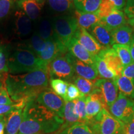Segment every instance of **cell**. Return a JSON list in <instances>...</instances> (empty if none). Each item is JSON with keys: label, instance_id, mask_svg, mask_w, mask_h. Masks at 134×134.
Instances as JSON below:
<instances>
[{"label": "cell", "instance_id": "4dcf8cb0", "mask_svg": "<svg viewBox=\"0 0 134 134\" xmlns=\"http://www.w3.org/2000/svg\"><path fill=\"white\" fill-rule=\"evenodd\" d=\"M37 34L45 41L52 38L54 36L55 34L53 32L51 20L47 19V18H43L42 19H41L39 26H38V31Z\"/></svg>", "mask_w": 134, "mask_h": 134}, {"label": "cell", "instance_id": "ba28073f", "mask_svg": "<svg viewBox=\"0 0 134 134\" xmlns=\"http://www.w3.org/2000/svg\"><path fill=\"white\" fill-rule=\"evenodd\" d=\"M36 100L40 104L63 119L65 100L55 94L52 90L47 89L37 96Z\"/></svg>", "mask_w": 134, "mask_h": 134}, {"label": "cell", "instance_id": "7402d4cb", "mask_svg": "<svg viewBox=\"0 0 134 134\" xmlns=\"http://www.w3.org/2000/svg\"><path fill=\"white\" fill-rule=\"evenodd\" d=\"M74 13V16L77 20L79 27L86 30L90 29L94 25L100 21V19L97 14L96 12L93 13H83L75 9Z\"/></svg>", "mask_w": 134, "mask_h": 134}, {"label": "cell", "instance_id": "9a60e30c", "mask_svg": "<svg viewBox=\"0 0 134 134\" xmlns=\"http://www.w3.org/2000/svg\"><path fill=\"white\" fill-rule=\"evenodd\" d=\"M91 35L105 48L112 46L111 31L100 22L94 25L90 29Z\"/></svg>", "mask_w": 134, "mask_h": 134}, {"label": "cell", "instance_id": "5bb4252c", "mask_svg": "<svg viewBox=\"0 0 134 134\" xmlns=\"http://www.w3.org/2000/svg\"><path fill=\"white\" fill-rule=\"evenodd\" d=\"M66 48L74 57L86 64L95 65V57L85 49L75 37L67 44Z\"/></svg>", "mask_w": 134, "mask_h": 134}, {"label": "cell", "instance_id": "30bf717a", "mask_svg": "<svg viewBox=\"0 0 134 134\" xmlns=\"http://www.w3.org/2000/svg\"><path fill=\"white\" fill-rule=\"evenodd\" d=\"M86 104L88 123L93 119L104 109L108 110L100 90L97 88H95L94 90L86 96Z\"/></svg>", "mask_w": 134, "mask_h": 134}, {"label": "cell", "instance_id": "f546056e", "mask_svg": "<svg viewBox=\"0 0 134 134\" xmlns=\"http://www.w3.org/2000/svg\"><path fill=\"white\" fill-rule=\"evenodd\" d=\"M112 48L115 50L118 55L123 67L128 66L133 63L131 54H130L129 46L114 44Z\"/></svg>", "mask_w": 134, "mask_h": 134}, {"label": "cell", "instance_id": "ee69618b", "mask_svg": "<svg viewBox=\"0 0 134 134\" xmlns=\"http://www.w3.org/2000/svg\"><path fill=\"white\" fill-rule=\"evenodd\" d=\"M129 47L132 60H133V62L134 63V36H133V39H132L131 43L129 45Z\"/></svg>", "mask_w": 134, "mask_h": 134}, {"label": "cell", "instance_id": "4316f807", "mask_svg": "<svg viewBox=\"0 0 134 134\" xmlns=\"http://www.w3.org/2000/svg\"><path fill=\"white\" fill-rule=\"evenodd\" d=\"M26 48H24L31 50L38 57L46 48V41L43 40L37 33H35L26 41Z\"/></svg>", "mask_w": 134, "mask_h": 134}, {"label": "cell", "instance_id": "1f68e13d", "mask_svg": "<svg viewBox=\"0 0 134 134\" xmlns=\"http://www.w3.org/2000/svg\"><path fill=\"white\" fill-rule=\"evenodd\" d=\"M68 83L59 78H52L50 80V86L52 91L55 94L65 100L66 99V92Z\"/></svg>", "mask_w": 134, "mask_h": 134}, {"label": "cell", "instance_id": "60d3db41", "mask_svg": "<svg viewBox=\"0 0 134 134\" xmlns=\"http://www.w3.org/2000/svg\"><path fill=\"white\" fill-rule=\"evenodd\" d=\"M115 9L117 10H121L125 7L126 4V0H108Z\"/></svg>", "mask_w": 134, "mask_h": 134}, {"label": "cell", "instance_id": "c3c4849f", "mask_svg": "<svg viewBox=\"0 0 134 134\" xmlns=\"http://www.w3.org/2000/svg\"><path fill=\"white\" fill-rule=\"evenodd\" d=\"M3 85V82H2V81H1V77H0V92H1V88H2Z\"/></svg>", "mask_w": 134, "mask_h": 134}, {"label": "cell", "instance_id": "3957f363", "mask_svg": "<svg viewBox=\"0 0 134 134\" xmlns=\"http://www.w3.org/2000/svg\"><path fill=\"white\" fill-rule=\"evenodd\" d=\"M8 70L11 74H23L39 69H48L47 65L31 50L21 48L8 58Z\"/></svg>", "mask_w": 134, "mask_h": 134}, {"label": "cell", "instance_id": "5b68a950", "mask_svg": "<svg viewBox=\"0 0 134 134\" xmlns=\"http://www.w3.org/2000/svg\"><path fill=\"white\" fill-rule=\"evenodd\" d=\"M51 21L55 36L66 47L79 28L76 19L71 15H60L53 18Z\"/></svg>", "mask_w": 134, "mask_h": 134}, {"label": "cell", "instance_id": "836d02e7", "mask_svg": "<svg viewBox=\"0 0 134 134\" xmlns=\"http://www.w3.org/2000/svg\"><path fill=\"white\" fill-rule=\"evenodd\" d=\"M70 134H94L86 124L79 123L68 127Z\"/></svg>", "mask_w": 134, "mask_h": 134}, {"label": "cell", "instance_id": "6da1fadb", "mask_svg": "<svg viewBox=\"0 0 134 134\" xmlns=\"http://www.w3.org/2000/svg\"><path fill=\"white\" fill-rule=\"evenodd\" d=\"M49 77L48 69L37 70L21 75L9 74L5 78L4 85L14 103L26 104L48 89Z\"/></svg>", "mask_w": 134, "mask_h": 134}, {"label": "cell", "instance_id": "bcb514c9", "mask_svg": "<svg viewBox=\"0 0 134 134\" xmlns=\"http://www.w3.org/2000/svg\"><path fill=\"white\" fill-rule=\"evenodd\" d=\"M58 134H70L69 131H68V127L65 129H63L62 130V132H60V133Z\"/></svg>", "mask_w": 134, "mask_h": 134}, {"label": "cell", "instance_id": "681fc988", "mask_svg": "<svg viewBox=\"0 0 134 134\" xmlns=\"http://www.w3.org/2000/svg\"><path fill=\"white\" fill-rule=\"evenodd\" d=\"M4 118H5V117H4V115H1V114H0V120H3V119H4Z\"/></svg>", "mask_w": 134, "mask_h": 134}, {"label": "cell", "instance_id": "9c48e42d", "mask_svg": "<svg viewBox=\"0 0 134 134\" xmlns=\"http://www.w3.org/2000/svg\"><path fill=\"white\" fill-rule=\"evenodd\" d=\"M67 52L68 50L66 47L54 35L52 38L46 41V48L38 57L48 66L49 63L55 58L65 55L68 53Z\"/></svg>", "mask_w": 134, "mask_h": 134}, {"label": "cell", "instance_id": "4fadbf2b", "mask_svg": "<svg viewBox=\"0 0 134 134\" xmlns=\"http://www.w3.org/2000/svg\"><path fill=\"white\" fill-rule=\"evenodd\" d=\"M75 38L85 49L94 55H98L100 51L105 48L91 34L83 28H78L75 34Z\"/></svg>", "mask_w": 134, "mask_h": 134}, {"label": "cell", "instance_id": "ffe728a7", "mask_svg": "<svg viewBox=\"0 0 134 134\" xmlns=\"http://www.w3.org/2000/svg\"><path fill=\"white\" fill-rule=\"evenodd\" d=\"M18 5L31 20H36L41 14L43 4L36 0H18Z\"/></svg>", "mask_w": 134, "mask_h": 134}, {"label": "cell", "instance_id": "7dc6e473", "mask_svg": "<svg viewBox=\"0 0 134 134\" xmlns=\"http://www.w3.org/2000/svg\"><path fill=\"white\" fill-rule=\"evenodd\" d=\"M36 1H37L38 3H39L40 4H43V3L45 2V1H46V0H36Z\"/></svg>", "mask_w": 134, "mask_h": 134}, {"label": "cell", "instance_id": "d6986e66", "mask_svg": "<svg viewBox=\"0 0 134 134\" xmlns=\"http://www.w3.org/2000/svg\"><path fill=\"white\" fill-rule=\"evenodd\" d=\"M98 55L106 62L110 68L114 71L119 76L121 75L122 70L124 67L120 58L113 48H104L100 51Z\"/></svg>", "mask_w": 134, "mask_h": 134}, {"label": "cell", "instance_id": "603a6c76", "mask_svg": "<svg viewBox=\"0 0 134 134\" xmlns=\"http://www.w3.org/2000/svg\"><path fill=\"white\" fill-rule=\"evenodd\" d=\"M64 112H63V119L64 124L61 129H65L76 124L83 123L79 117L76 114L75 112L74 101H65ZM84 124V123H83Z\"/></svg>", "mask_w": 134, "mask_h": 134}, {"label": "cell", "instance_id": "f907efd6", "mask_svg": "<svg viewBox=\"0 0 134 134\" xmlns=\"http://www.w3.org/2000/svg\"><path fill=\"white\" fill-rule=\"evenodd\" d=\"M69 1H70V0H69Z\"/></svg>", "mask_w": 134, "mask_h": 134}, {"label": "cell", "instance_id": "277c9868", "mask_svg": "<svg viewBox=\"0 0 134 134\" xmlns=\"http://www.w3.org/2000/svg\"><path fill=\"white\" fill-rule=\"evenodd\" d=\"M94 134H124V124L104 109L87 124Z\"/></svg>", "mask_w": 134, "mask_h": 134}, {"label": "cell", "instance_id": "8fae6325", "mask_svg": "<svg viewBox=\"0 0 134 134\" xmlns=\"http://www.w3.org/2000/svg\"><path fill=\"white\" fill-rule=\"evenodd\" d=\"M95 87L100 90L108 110L118 97V88L115 81L100 78L95 81Z\"/></svg>", "mask_w": 134, "mask_h": 134}, {"label": "cell", "instance_id": "484cf974", "mask_svg": "<svg viewBox=\"0 0 134 134\" xmlns=\"http://www.w3.org/2000/svg\"><path fill=\"white\" fill-rule=\"evenodd\" d=\"M101 0H75V9L83 13H96L99 8Z\"/></svg>", "mask_w": 134, "mask_h": 134}, {"label": "cell", "instance_id": "8d00e7d4", "mask_svg": "<svg viewBox=\"0 0 134 134\" xmlns=\"http://www.w3.org/2000/svg\"><path fill=\"white\" fill-rule=\"evenodd\" d=\"M13 0H0V20L9 14L13 6Z\"/></svg>", "mask_w": 134, "mask_h": 134}, {"label": "cell", "instance_id": "b9f144b4", "mask_svg": "<svg viewBox=\"0 0 134 134\" xmlns=\"http://www.w3.org/2000/svg\"><path fill=\"white\" fill-rule=\"evenodd\" d=\"M124 134H134V119L124 124Z\"/></svg>", "mask_w": 134, "mask_h": 134}, {"label": "cell", "instance_id": "f6af8a7d", "mask_svg": "<svg viewBox=\"0 0 134 134\" xmlns=\"http://www.w3.org/2000/svg\"><path fill=\"white\" fill-rule=\"evenodd\" d=\"M128 22H129V24L130 25V26L132 27V29H133V36H134V18H133V19H129Z\"/></svg>", "mask_w": 134, "mask_h": 134}, {"label": "cell", "instance_id": "f35d334b", "mask_svg": "<svg viewBox=\"0 0 134 134\" xmlns=\"http://www.w3.org/2000/svg\"><path fill=\"white\" fill-rule=\"evenodd\" d=\"M121 75L130 79L134 85V63L124 67L122 70Z\"/></svg>", "mask_w": 134, "mask_h": 134}, {"label": "cell", "instance_id": "ab89813d", "mask_svg": "<svg viewBox=\"0 0 134 134\" xmlns=\"http://www.w3.org/2000/svg\"><path fill=\"white\" fill-rule=\"evenodd\" d=\"M124 12L128 18H134V0H127Z\"/></svg>", "mask_w": 134, "mask_h": 134}, {"label": "cell", "instance_id": "d6a6232c", "mask_svg": "<svg viewBox=\"0 0 134 134\" xmlns=\"http://www.w3.org/2000/svg\"><path fill=\"white\" fill-rule=\"evenodd\" d=\"M86 96H83L78 99L73 100L75 103V112L84 124L88 123L86 110Z\"/></svg>", "mask_w": 134, "mask_h": 134}, {"label": "cell", "instance_id": "f1b7e54d", "mask_svg": "<svg viewBox=\"0 0 134 134\" xmlns=\"http://www.w3.org/2000/svg\"><path fill=\"white\" fill-rule=\"evenodd\" d=\"M73 78L74 85L84 96H87L90 95L96 88L94 85L95 81L85 79L78 76H75Z\"/></svg>", "mask_w": 134, "mask_h": 134}, {"label": "cell", "instance_id": "7c38bea8", "mask_svg": "<svg viewBox=\"0 0 134 134\" xmlns=\"http://www.w3.org/2000/svg\"><path fill=\"white\" fill-rule=\"evenodd\" d=\"M66 55L71 62L75 73L77 75V76L91 81H96V80H98L99 75L96 65L86 64L74 57L69 52L66 53Z\"/></svg>", "mask_w": 134, "mask_h": 134}, {"label": "cell", "instance_id": "8992f818", "mask_svg": "<svg viewBox=\"0 0 134 134\" xmlns=\"http://www.w3.org/2000/svg\"><path fill=\"white\" fill-rule=\"evenodd\" d=\"M108 110L115 118L126 124L134 119V100L119 93Z\"/></svg>", "mask_w": 134, "mask_h": 134}, {"label": "cell", "instance_id": "e575fe53", "mask_svg": "<svg viewBox=\"0 0 134 134\" xmlns=\"http://www.w3.org/2000/svg\"><path fill=\"white\" fill-rule=\"evenodd\" d=\"M8 58L9 55L6 47L0 46V74L9 71L8 67Z\"/></svg>", "mask_w": 134, "mask_h": 134}, {"label": "cell", "instance_id": "74e56055", "mask_svg": "<svg viewBox=\"0 0 134 134\" xmlns=\"http://www.w3.org/2000/svg\"><path fill=\"white\" fill-rule=\"evenodd\" d=\"M14 103V102L10 98L7 89L5 86L4 81V83H3L1 92H0V105H10L13 104Z\"/></svg>", "mask_w": 134, "mask_h": 134}, {"label": "cell", "instance_id": "7a4b0ae2", "mask_svg": "<svg viewBox=\"0 0 134 134\" xmlns=\"http://www.w3.org/2000/svg\"><path fill=\"white\" fill-rule=\"evenodd\" d=\"M23 109L19 134L51 133L64 124L63 119L38 103L36 99L28 101Z\"/></svg>", "mask_w": 134, "mask_h": 134}, {"label": "cell", "instance_id": "ac0fdd59", "mask_svg": "<svg viewBox=\"0 0 134 134\" xmlns=\"http://www.w3.org/2000/svg\"><path fill=\"white\" fill-rule=\"evenodd\" d=\"M100 23L107 27L110 31L125 26L127 23L125 14L120 10L114 9L108 16L100 19Z\"/></svg>", "mask_w": 134, "mask_h": 134}, {"label": "cell", "instance_id": "2e32d148", "mask_svg": "<svg viewBox=\"0 0 134 134\" xmlns=\"http://www.w3.org/2000/svg\"><path fill=\"white\" fill-rule=\"evenodd\" d=\"M15 16V32L19 37L27 36L32 30V20L23 11H17Z\"/></svg>", "mask_w": 134, "mask_h": 134}, {"label": "cell", "instance_id": "d590c367", "mask_svg": "<svg viewBox=\"0 0 134 134\" xmlns=\"http://www.w3.org/2000/svg\"><path fill=\"white\" fill-rule=\"evenodd\" d=\"M83 96L84 95L80 93L79 90L74 84L68 83L66 92V99L65 101H73Z\"/></svg>", "mask_w": 134, "mask_h": 134}, {"label": "cell", "instance_id": "e0dca14e", "mask_svg": "<svg viewBox=\"0 0 134 134\" xmlns=\"http://www.w3.org/2000/svg\"><path fill=\"white\" fill-rule=\"evenodd\" d=\"M112 46L114 44L129 46L133 39V31L131 27L127 25L111 31Z\"/></svg>", "mask_w": 134, "mask_h": 134}, {"label": "cell", "instance_id": "d4e9b609", "mask_svg": "<svg viewBox=\"0 0 134 134\" xmlns=\"http://www.w3.org/2000/svg\"><path fill=\"white\" fill-rule=\"evenodd\" d=\"M114 81L120 93L134 100V85L131 80L127 77L120 75Z\"/></svg>", "mask_w": 134, "mask_h": 134}, {"label": "cell", "instance_id": "52a82bcc", "mask_svg": "<svg viewBox=\"0 0 134 134\" xmlns=\"http://www.w3.org/2000/svg\"><path fill=\"white\" fill-rule=\"evenodd\" d=\"M48 70L51 79L54 76L59 79L70 80L73 78L75 71L71 62L65 55L55 58L49 63Z\"/></svg>", "mask_w": 134, "mask_h": 134}, {"label": "cell", "instance_id": "44dd1931", "mask_svg": "<svg viewBox=\"0 0 134 134\" xmlns=\"http://www.w3.org/2000/svg\"><path fill=\"white\" fill-rule=\"evenodd\" d=\"M23 117V109L15 110L6 117V133L19 134Z\"/></svg>", "mask_w": 134, "mask_h": 134}, {"label": "cell", "instance_id": "83f0119b", "mask_svg": "<svg viewBox=\"0 0 134 134\" xmlns=\"http://www.w3.org/2000/svg\"><path fill=\"white\" fill-rule=\"evenodd\" d=\"M50 8L57 13H64L74 11L73 2L69 0H47Z\"/></svg>", "mask_w": 134, "mask_h": 134}, {"label": "cell", "instance_id": "7bdbcfd3", "mask_svg": "<svg viewBox=\"0 0 134 134\" xmlns=\"http://www.w3.org/2000/svg\"><path fill=\"white\" fill-rule=\"evenodd\" d=\"M6 130V117L0 120V134H5Z\"/></svg>", "mask_w": 134, "mask_h": 134}, {"label": "cell", "instance_id": "cb8c5ba5", "mask_svg": "<svg viewBox=\"0 0 134 134\" xmlns=\"http://www.w3.org/2000/svg\"><path fill=\"white\" fill-rule=\"evenodd\" d=\"M95 65L99 76L104 79L111 80L114 81L119 76L114 71L110 68L106 62L98 55L95 57Z\"/></svg>", "mask_w": 134, "mask_h": 134}]
</instances>
